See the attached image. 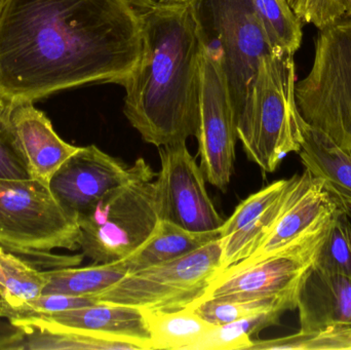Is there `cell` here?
Returning <instances> with one entry per match:
<instances>
[{
	"mask_svg": "<svg viewBox=\"0 0 351 350\" xmlns=\"http://www.w3.org/2000/svg\"><path fill=\"white\" fill-rule=\"evenodd\" d=\"M162 168L156 178L160 220L193 232L219 230V215L206 187V177L186 142L160 147Z\"/></svg>",
	"mask_w": 351,
	"mask_h": 350,
	"instance_id": "11",
	"label": "cell"
},
{
	"mask_svg": "<svg viewBox=\"0 0 351 350\" xmlns=\"http://www.w3.org/2000/svg\"><path fill=\"white\" fill-rule=\"evenodd\" d=\"M300 331L351 328V279L319 267L309 269L299 292Z\"/></svg>",
	"mask_w": 351,
	"mask_h": 350,
	"instance_id": "14",
	"label": "cell"
},
{
	"mask_svg": "<svg viewBox=\"0 0 351 350\" xmlns=\"http://www.w3.org/2000/svg\"><path fill=\"white\" fill-rule=\"evenodd\" d=\"M33 318L106 336L141 341L152 347L145 312L134 306L99 302L94 305L41 314Z\"/></svg>",
	"mask_w": 351,
	"mask_h": 350,
	"instance_id": "16",
	"label": "cell"
},
{
	"mask_svg": "<svg viewBox=\"0 0 351 350\" xmlns=\"http://www.w3.org/2000/svg\"><path fill=\"white\" fill-rule=\"evenodd\" d=\"M351 349V328L302 332L269 340H253L247 350Z\"/></svg>",
	"mask_w": 351,
	"mask_h": 350,
	"instance_id": "28",
	"label": "cell"
},
{
	"mask_svg": "<svg viewBox=\"0 0 351 350\" xmlns=\"http://www.w3.org/2000/svg\"><path fill=\"white\" fill-rule=\"evenodd\" d=\"M47 284L43 294L68 296H96L129 275L119 262L98 263L84 268L53 269L45 271Z\"/></svg>",
	"mask_w": 351,
	"mask_h": 350,
	"instance_id": "22",
	"label": "cell"
},
{
	"mask_svg": "<svg viewBox=\"0 0 351 350\" xmlns=\"http://www.w3.org/2000/svg\"><path fill=\"white\" fill-rule=\"evenodd\" d=\"M190 308H193L200 318L215 326H222L264 312H278L284 314L290 310H297L296 304L282 298L202 299Z\"/></svg>",
	"mask_w": 351,
	"mask_h": 350,
	"instance_id": "24",
	"label": "cell"
},
{
	"mask_svg": "<svg viewBox=\"0 0 351 350\" xmlns=\"http://www.w3.org/2000/svg\"><path fill=\"white\" fill-rule=\"evenodd\" d=\"M325 188L324 182L309 173L300 192L276 222L259 248L243 261L265 258L305 236L341 207Z\"/></svg>",
	"mask_w": 351,
	"mask_h": 350,
	"instance_id": "15",
	"label": "cell"
},
{
	"mask_svg": "<svg viewBox=\"0 0 351 350\" xmlns=\"http://www.w3.org/2000/svg\"><path fill=\"white\" fill-rule=\"evenodd\" d=\"M140 16L143 47L123 84V113L146 143L186 142L199 118L200 41L189 2H158Z\"/></svg>",
	"mask_w": 351,
	"mask_h": 350,
	"instance_id": "2",
	"label": "cell"
},
{
	"mask_svg": "<svg viewBox=\"0 0 351 350\" xmlns=\"http://www.w3.org/2000/svg\"><path fill=\"white\" fill-rule=\"evenodd\" d=\"M219 238V230L189 232L166 220H160L156 232L145 244L119 262L130 275L182 258Z\"/></svg>",
	"mask_w": 351,
	"mask_h": 350,
	"instance_id": "19",
	"label": "cell"
},
{
	"mask_svg": "<svg viewBox=\"0 0 351 350\" xmlns=\"http://www.w3.org/2000/svg\"><path fill=\"white\" fill-rule=\"evenodd\" d=\"M8 2V0H0V18H1L2 14H3L4 10H5Z\"/></svg>",
	"mask_w": 351,
	"mask_h": 350,
	"instance_id": "37",
	"label": "cell"
},
{
	"mask_svg": "<svg viewBox=\"0 0 351 350\" xmlns=\"http://www.w3.org/2000/svg\"><path fill=\"white\" fill-rule=\"evenodd\" d=\"M202 45L218 51L235 119L265 55H274L253 0H188Z\"/></svg>",
	"mask_w": 351,
	"mask_h": 350,
	"instance_id": "6",
	"label": "cell"
},
{
	"mask_svg": "<svg viewBox=\"0 0 351 350\" xmlns=\"http://www.w3.org/2000/svg\"><path fill=\"white\" fill-rule=\"evenodd\" d=\"M8 101L6 100L5 96H4L3 92H2L1 88H0V108L6 106Z\"/></svg>",
	"mask_w": 351,
	"mask_h": 350,
	"instance_id": "36",
	"label": "cell"
},
{
	"mask_svg": "<svg viewBox=\"0 0 351 350\" xmlns=\"http://www.w3.org/2000/svg\"><path fill=\"white\" fill-rule=\"evenodd\" d=\"M309 172L295 175L280 197L255 219L222 238L221 271L251 256L269 236L282 214L290 207L304 185Z\"/></svg>",
	"mask_w": 351,
	"mask_h": 350,
	"instance_id": "20",
	"label": "cell"
},
{
	"mask_svg": "<svg viewBox=\"0 0 351 350\" xmlns=\"http://www.w3.org/2000/svg\"><path fill=\"white\" fill-rule=\"evenodd\" d=\"M282 314L264 312L222 326H213L194 350H247L253 342L252 336L280 324Z\"/></svg>",
	"mask_w": 351,
	"mask_h": 350,
	"instance_id": "25",
	"label": "cell"
},
{
	"mask_svg": "<svg viewBox=\"0 0 351 350\" xmlns=\"http://www.w3.org/2000/svg\"><path fill=\"white\" fill-rule=\"evenodd\" d=\"M8 118L26 158L31 178L49 184L60 166L80 147L64 141L45 113L28 101L8 103Z\"/></svg>",
	"mask_w": 351,
	"mask_h": 350,
	"instance_id": "13",
	"label": "cell"
},
{
	"mask_svg": "<svg viewBox=\"0 0 351 350\" xmlns=\"http://www.w3.org/2000/svg\"><path fill=\"white\" fill-rule=\"evenodd\" d=\"M253 3L272 53L294 55L302 42V21L288 0H253Z\"/></svg>",
	"mask_w": 351,
	"mask_h": 350,
	"instance_id": "23",
	"label": "cell"
},
{
	"mask_svg": "<svg viewBox=\"0 0 351 350\" xmlns=\"http://www.w3.org/2000/svg\"><path fill=\"white\" fill-rule=\"evenodd\" d=\"M158 2H187L188 0H158Z\"/></svg>",
	"mask_w": 351,
	"mask_h": 350,
	"instance_id": "38",
	"label": "cell"
},
{
	"mask_svg": "<svg viewBox=\"0 0 351 350\" xmlns=\"http://www.w3.org/2000/svg\"><path fill=\"white\" fill-rule=\"evenodd\" d=\"M77 216L57 201L49 184L35 179H0V247L27 256L53 257L56 249L75 251Z\"/></svg>",
	"mask_w": 351,
	"mask_h": 350,
	"instance_id": "7",
	"label": "cell"
},
{
	"mask_svg": "<svg viewBox=\"0 0 351 350\" xmlns=\"http://www.w3.org/2000/svg\"><path fill=\"white\" fill-rule=\"evenodd\" d=\"M335 214L274 254L241 261L220 271L202 299L282 298L297 305L301 286L315 264Z\"/></svg>",
	"mask_w": 351,
	"mask_h": 350,
	"instance_id": "9",
	"label": "cell"
},
{
	"mask_svg": "<svg viewBox=\"0 0 351 350\" xmlns=\"http://www.w3.org/2000/svg\"><path fill=\"white\" fill-rule=\"evenodd\" d=\"M206 180L225 192L235 162L237 119L218 51L200 43L199 118L195 135Z\"/></svg>",
	"mask_w": 351,
	"mask_h": 350,
	"instance_id": "10",
	"label": "cell"
},
{
	"mask_svg": "<svg viewBox=\"0 0 351 350\" xmlns=\"http://www.w3.org/2000/svg\"><path fill=\"white\" fill-rule=\"evenodd\" d=\"M147 166L144 158L129 166L96 145L80 147L53 175L49 187L64 209L78 216Z\"/></svg>",
	"mask_w": 351,
	"mask_h": 350,
	"instance_id": "12",
	"label": "cell"
},
{
	"mask_svg": "<svg viewBox=\"0 0 351 350\" xmlns=\"http://www.w3.org/2000/svg\"><path fill=\"white\" fill-rule=\"evenodd\" d=\"M222 238L171 262L125 275L93 296L98 302L134 306L145 312H175L202 299L221 271Z\"/></svg>",
	"mask_w": 351,
	"mask_h": 350,
	"instance_id": "8",
	"label": "cell"
},
{
	"mask_svg": "<svg viewBox=\"0 0 351 350\" xmlns=\"http://www.w3.org/2000/svg\"><path fill=\"white\" fill-rule=\"evenodd\" d=\"M145 316L152 350H194L215 326L190 306L175 312H145Z\"/></svg>",
	"mask_w": 351,
	"mask_h": 350,
	"instance_id": "21",
	"label": "cell"
},
{
	"mask_svg": "<svg viewBox=\"0 0 351 350\" xmlns=\"http://www.w3.org/2000/svg\"><path fill=\"white\" fill-rule=\"evenodd\" d=\"M24 337V329L10 322L8 318H0V350H18Z\"/></svg>",
	"mask_w": 351,
	"mask_h": 350,
	"instance_id": "32",
	"label": "cell"
},
{
	"mask_svg": "<svg viewBox=\"0 0 351 350\" xmlns=\"http://www.w3.org/2000/svg\"><path fill=\"white\" fill-rule=\"evenodd\" d=\"M139 12L149 10L158 3V0H128Z\"/></svg>",
	"mask_w": 351,
	"mask_h": 350,
	"instance_id": "33",
	"label": "cell"
},
{
	"mask_svg": "<svg viewBox=\"0 0 351 350\" xmlns=\"http://www.w3.org/2000/svg\"><path fill=\"white\" fill-rule=\"evenodd\" d=\"M26 158L8 118V104L0 108V179H30Z\"/></svg>",
	"mask_w": 351,
	"mask_h": 350,
	"instance_id": "30",
	"label": "cell"
},
{
	"mask_svg": "<svg viewBox=\"0 0 351 350\" xmlns=\"http://www.w3.org/2000/svg\"><path fill=\"white\" fill-rule=\"evenodd\" d=\"M346 10V18H351V0H341Z\"/></svg>",
	"mask_w": 351,
	"mask_h": 350,
	"instance_id": "34",
	"label": "cell"
},
{
	"mask_svg": "<svg viewBox=\"0 0 351 350\" xmlns=\"http://www.w3.org/2000/svg\"><path fill=\"white\" fill-rule=\"evenodd\" d=\"M149 164L77 216L78 246L96 263H114L138 250L160 222L156 183Z\"/></svg>",
	"mask_w": 351,
	"mask_h": 350,
	"instance_id": "4",
	"label": "cell"
},
{
	"mask_svg": "<svg viewBox=\"0 0 351 350\" xmlns=\"http://www.w3.org/2000/svg\"><path fill=\"white\" fill-rule=\"evenodd\" d=\"M315 265L351 279V222L343 205L338 209Z\"/></svg>",
	"mask_w": 351,
	"mask_h": 350,
	"instance_id": "27",
	"label": "cell"
},
{
	"mask_svg": "<svg viewBox=\"0 0 351 350\" xmlns=\"http://www.w3.org/2000/svg\"><path fill=\"white\" fill-rule=\"evenodd\" d=\"M4 294H5V288H4L3 275H2L1 268H0V298H3Z\"/></svg>",
	"mask_w": 351,
	"mask_h": 350,
	"instance_id": "35",
	"label": "cell"
},
{
	"mask_svg": "<svg viewBox=\"0 0 351 350\" xmlns=\"http://www.w3.org/2000/svg\"><path fill=\"white\" fill-rule=\"evenodd\" d=\"M294 55L262 58L243 108L237 138L247 158L271 174L291 152H299L304 119L297 106Z\"/></svg>",
	"mask_w": 351,
	"mask_h": 350,
	"instance_id": "3",
	"label": "cell"
},
{
	"mask_svg": "<svg viewBox=\"0 0 351 350\" xmlns=\"http://www.w3.org/2000/svg\"><path fill=\"white\" fill-rule=\"evenodd\" d=\"M24 329L18 350H152L148 343L68 328L38 318L14 323Z\"/></svg>",
	"mask_w": 351,
	"mask_h": 350,
	"instance_id": "18",
	"label": "cell"
},
{
	"mask_svg": "<svg viewBox=\"0 0 351 350\" xmlns=\"http://www.w3.org/2000/svg\"><path fill=\"white\" fill-rule=\"evenodd\" d=\"M289 182L290 179L276 181L241 201L233 212L232 215L225 220L223 225L219 228L220 238H224L237 232L239 228L243 227L252 220L258 217L260 214L263 213L284 192Z\"/></svg>",
	"mask_w": 351,
	"mask_h": 350,
	"instance_id": "29",
	"label": "cell"
},
{
	"mask_svg": "<svg viewBox=\"0 0 351 350\" xmlns=\"http://www.w3.org/2000/svg\"><path fill=\"white\" fill-rule=\"evenodd\" d=\"M295 96L305 123L351 152V18L319 31L311 71Z\"/></svg>",
	"mask_w": 351,
	"mask_h": 350,
	"instance_id": "5",
	"label": "cell"
},
{
	"mask_svg": "<svg viewBox=\"0 0 351 350\" xmlns=\"http://www.w3.org/2000/svg\"><path fill=\"white\" fill-rule=\"evenodd\" d=\"M298 153L306 170L323 181L328 192L346 209L351 208V152L304 121Z\"/></svg>",
	"mask_w": 351,
	"mask_h": 350,
	"instance_id": "17",
	"label": "cell"
},
{
	"mask_svg": "<svg viewBox=\"0 0 351 350\" xmlns=\"http://www.w3.org/2000/svg\"><path fill=\"white\" fill-rule=\"evenodd\" d=\"M292 10L303 22L319 30L346 18L341 0H288Z\"/></svg>",
	"mask_w": 351,
	"mask_h": 350,
	"instance_id": "31",
	"label": "cell"
},
{
	"mask_svg": "<svg viewBox=\"0 0 351 350\" xmlns=\"http://www.w3.org/2000/svg\"><path fill=\"white\" fill-rule=\"evenodd\" d=\"M128 0H8L0 18V88L34 103L92 84L123 86L142 55Z\"/></svg>",
	"mask_w": 351,
	"mask_h": 350,
	"instance_id": "1",
	"label": "cell"
},
{
	"mask_svg": "<svg viewBox=\"0 0 351 350\" xmlns=\"http://www.w3.org/2000/svg\"><path fill=\"white\" fill-rule=\"evenodd\" d=\"M0 268L5 288V294L1 299L8 305H19L38 297L47 286V277L45 271H36L2 247H0Z\"/></svg>",
	"mask_w": 351,
	"mask_h": 350,
	"instance_id": "26",
	"label": "cell"
}]
</instances>
